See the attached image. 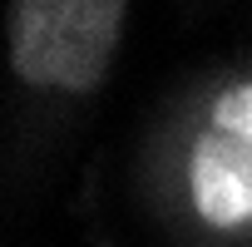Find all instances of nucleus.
Masks as SVG:
<instances>
[{"label": "nucleus", "instance_id": "obj_1", "mask_svg": "<svg viewBox=\"0 0 252 247\" xmlns=\"http://www.w3.org/2000/svg\"><path fill=\"white\" fill-rule=\"evenodd\" d=\"M129 0H10V69L35 89L84 94L104 79Z\"/></svg>", "mask_w": 252, "mask_h": 247}, {"label": "nucleus", "instance_id": "obj_2", "mask_svg": "<svg viewBox=\"0 0 252 247\" xmlns=\"http://www.w3.org/2000/svg\"><path fill=\"white\" fill-rule=\"evenodd\" d=\"M188 198L208 227L252 222V79L227 84L188 144Z\"/></svg>", "mask_w": 252, "mask_h": 247}]
</instances>
